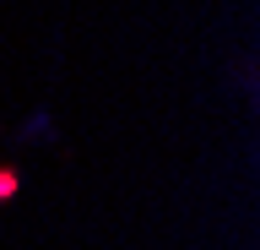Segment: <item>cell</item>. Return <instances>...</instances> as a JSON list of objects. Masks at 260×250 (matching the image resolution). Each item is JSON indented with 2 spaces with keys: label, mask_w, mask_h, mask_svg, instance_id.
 Instances as JSON below:
<instances>
[{
  "label": "cell",
  "mask_w": 260,
  "mask_h": 250,
  "mask_svg": "<svg viewBox=\"0 0 260 250\" xmlns=\"http://www.w3.org/2000/svg\"><path fill=\"white\" fill-rule=\"evenodd\" d=\"M16 190H22V169H16V163H0V207L16 201Z\"/></svg>",
  "instance_id": "cell-1"
}]
</instances>
